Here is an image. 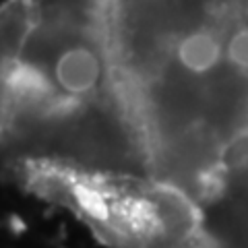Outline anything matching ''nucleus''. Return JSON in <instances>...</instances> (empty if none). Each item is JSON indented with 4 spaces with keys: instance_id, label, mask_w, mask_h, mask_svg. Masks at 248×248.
<instances>
[{
    "instance_id": "nucleus-1",
    "label": "nucleus",
    "mask_w": 248,
    "mask_h": 248,
    "mask_svg": "<svg viewBox=\"0 0 248 248\" xmlns=\"http://www.w3.org/2000/svg\"><path fill=\"white\" fill-rule=\"evenodd\" d=\"M44 170L151 176L106 0H25L0 114V174Z\"/></svg>"
},
{
    "instance_id": "nucleus-2",
    "label": "nucleus",
    "mask_w": 248,
    "mask_h": 248,
    "mask_svg": "<svg viewBox=\"0 0 248 248\" xmlns=\"http://www.w3.org/2000/svg\"><path fill=\"white\" fill-rule=\"evenodd\" d=\"M19 182L66 207L112 248H201L192 201L151 176L44 170Z\"/></svg>"
},
{
    "instance_id": "nucleus-3",
    "label": "nucleus",
    "mask_w": 248,
    "mask_h": 248,
    "mask_svg": "<svg viewBox=\"0 0 248 248\" xmlns=\"http://www.w3.org/2000/svg\"><path fill=\"white\" fill-rule=\"evenodd\" d=\"M23 25H25V0H2L0 2V114L4 104L6 77Z\"/></svg>"
}]
</instances>
